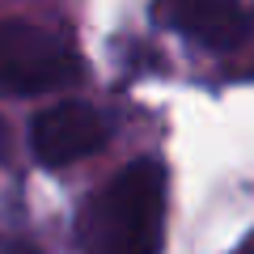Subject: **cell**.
Instances as JSON below:
<instances>
[{"label": "cell", "instance_id": "cell-4", "mask_svg": "<svg viewBox=\"0 0 254 254\" xmlns=\"http://www.w3.org/2000/svg\"><path fill=\"white\" fill-rule=\"evenodd\" d=\"M157 13L170 30L208 51H233L250 38V9L242 0H161Z\"/></svg>", "mask_w": 254, "mask_h": 254}, {"label": "cell", "instance_id": "cell-5", "mask_svg": "<svg viewBox=\"0 0 254 254\" xmlns=\"http://www.w3.org/2000/svg\"><path fill=\"white\" fill-rule=\"evenodd\" d=\"M4 148H9V127H4V119H0V161H4Z\"/></svg>", "mask_w": 254, "mask_h": 254}, {"label": "cell", "instance_id": "cell-2", "mask_svg": "<svg viewBox=\"0 0 254 254\" xmlns=\"http://www.w3.org/2000/svg\"><path fill=\"white\" fill-rule=\"evenodd\" d=\"M85 64L55 30L34 21L0 17V89L4 93H51L81 81Z\"/></svg>", "mask_w": 254, "mask_h": 254}, {"label": "cell", "instance_id": "cell-3", "mask_svg": "<svg viewBox=\"0 0 254 254\" xmlns=\"http://www.w3.org/2000/svg\"><path fill=\"white\" fill-rule=\"evenodd\" d=\"M106 136H110V127L93 106H85V102H60V106H47L34 119L30 148H34L38 165L64 170V165L81 161V157H93L106 144Z\"/></svg>", "mask_w": 254, "mask_h": 254}, {"label": "cell", "instance_id": "cell-1", "mask_svg": "<svg viewBox=\"0 0 254 254\" xmlns=\"http://www.w3.org/2000/svg\"><path fill=\"white\" fill-rule=\"evenodd\" d=\"M165 165L140 157L119 170L81 212L85 254H157L165 237Z\"/></svg>", "mask_w": 254, "mask_h": 254}, {"label": "cell", "instance_id": "cell-6", "mask_svg": "<svg viewBox=\"0 0 254 254\" xmlns=\"http://www.w3.org/2000/svg\"><path fill=\"white\" fill-rule=\"evenodd\" d=\"M233 254H254V237H250V242L242 246V250H233Z\"/></svg>", "mask_w": 254, "mask_h": 254}]
</instances>
